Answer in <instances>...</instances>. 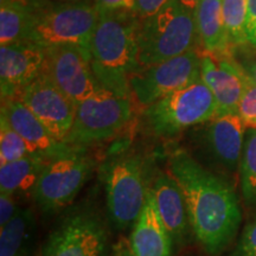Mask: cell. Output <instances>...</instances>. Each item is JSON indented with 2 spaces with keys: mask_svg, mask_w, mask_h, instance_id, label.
Returning a JSON list of instances; mask_svg holds the SVG:
<instances>
[{
  "mask_svg": "<svg viewBox=\"0 0 256 256\" xmlns=\"http://www.w3.org/2000/svg\"><path fill=\"white\" fill-rule=\"evenodd\" d=\"M168 174L183 192L188 222L197 240L210 255L220 254L236 236L242 220L232 186L184 150H176L170 156Z\"/></svg>",
  "mask_w": 256,
  "mask_h": 256,
  "instance_id": "cell-1",
  "label": "cell"
},
{
  "mask_svg": "<svg viewBox=\"0 0 256 256\" xmlns=\"http://www.w3.org/2000/svg\"><path fill=\"white\" fill-rule=\"evenodd\" d=\"M140 18L133 11L98 10L89 54L94 76L102 88L130 96V78L142 69L138 56Z\"/></svg>",
  "mask_w": 256,
  "mask_h": 256,
  "instance_id": "cell-2",
  "label": "cell"
},
{
  "mask_svg": "<svg viewBox=\"0 0 256 256\" xmlns=\"http://www.w3.org/2000/svg\"><path fill=\"white\" fill-rule=\"evenodd\" d=\"M198 32L194 11L174 0L156 14L140 19L138 56L142 68L159 64L194 49Z\"/></svg>",
  "mask_w": 256,
  "mask_h": 256,
  "instance_id": "cell-3",
  "label": "cell"
},
{
  "mask_svg": "<svg viewBox=\"0 0 256 256\" xmlns=\"http://www.w3.org/2000/svg\"><path fill=\"white\" fill-rule=\"evenodd\" d=\"M216 110L212 92L200 78L148 106L144 118L154 136L171 138L214 119Z\"/></svg>",
  "mask_w": 256,
  "mask_h": 256,
  "instance_id": "cell-4",
  "label": "cell"
},
{
  "mask_svg": "<svg viewBox=\"0 0 256 256\" xmlns=\"http://www.w3.org/2000/svg\"><path fill=\"white\" fill-rule=\"evenodd\" d=\"M133 116L130 96L101 88L78 104L75 120L66 144L82 147L116 136Z\"/></svg>",
  "mask_w": 256,
  "mask_h": 256,
  "instance_id": "cell-5",
  "label": "cell"
},
{
  "mask_svg": "<svg viewBox=\"0 0 256 256\" xmlns=\"http://www.w3.org/2000/svg\"><path fill=\"white\" fill-rule=\"evenodd\" d=\"M98 20V8L88 2L50 6L43 4L28 40L44 48L72 44L89 51Z\"/></svg>",
  "mask_w": 256,
  "mask_h": 256,
  "instance_id": "cell-6",
  "label": "cell"
},
{
  "mask_svg": "<svg viewBox=\"0 0 256 256\" xmlns=\"http://www.w3.org/2000/svg\"><path fill=\"white\" fill-rule=\"evenodd\" d=\"M94 162L80 147L50 158L34 190V200L43 212H55L72 203L92 174Z\"/></svg>",
  "mask_w": 256,
  "mask_h": 256,
  "instance_id": "cell-7",
  "label": "cell"
},
{
  "mask_svg": "<svg viewBox=\"0 0 256 256\" xmlns=\"http://www.w3.org/2000/svg\"><path fill=\"white\" fill-rule=\"evenodd\" d=\"M147 191L140 156H124L110 165L106 194L108 215L115 228L122 230L136 223L145 206Z\"/></svg>",
  "mask_w": 256,
  "mask_h": 256,
  "instance_id": "cell-8",
  "label": "cell"
},
{
  "mask_svg": "<svg viewBox=\"0 0 256 256\" xmlns=\"http://www.w3.org/2000/svg\"><path fill=\"white\" fill-rule=\"evenodd\" d=\"M200 78V54L196 49L142 68L130 78V95L142 106L148 107Z\"/></svg>",
  "mask_w": 256,
  "mask_h": 256,
  "instance_id": "cell-9",
  "label": "cell"
},
{
  "mask_svg": "<svg viewBox=\"0 0 256 256\" xmlns=\"http://www.w3.org/2000/svg\"><path fill=\"white\" fill-rule=\"evenodd\" d=\"M44 72L76 104L95 94L102 88L94 76L90 54L87 49L72 44L46 48Z\"/></svg>",
  "mask_w": 256,
  "mask_h": 256,
  "instance_id": "cell-10",
  "label": "cell"
},
{
  "mask_svg": "<svg viewBox=\"0 0 256 256\" xmlns=\"http://www.w3.org/2000/svg\"><path fill=\"white\" fill-rule=\"evenodd\" d=\"M16 98L36 115L57 142H66L72 128L78 104L64 94L46 72L25 86Z\"/></svg>",
  "mask_w": 256,
  "mask_h": 256,
  "instance_id": "cell-11",
  "label": "cell"
},
{
  "mask_svg": "<svg viewBox=\"0 0 256 256\" xmlns=\"http://www.w3.org/2000/svg\"><path fill=\"white\" fill-rule=\"evenodd\" d=\"M107 232L101 220L88 211L74 214L48 238L43 256H106Z\"/></svg>",
  "mask_w": 256,
  "mask_h": 256,
  "instance_id": "cell-12",
  "label": "cell"
},
{
  "mask_svg": "<svg viewBox=\"0 0 256 256\" xmlns=\"http://www.w3.org/2000/svg\"><path fill=\"white\" fill-rule=\"evenodd\" d=\"M247 126L238 114L211 119L192 130L194 142L216 164L230 172L240 168Z\"/></svg>",
  "mask_w": 256,
  "mask_h": 256,
  "instance_id": "cell-13",
  "label": "cell"
},
{
  "mask_svg": "<svg viewBox=\"0 0 256 256\" xmlns=\"http://www.w3.org/2000/svg\"><path fill=\"white\" fill-rule=\"evenodd\" d=\"M46 50L31 40L4 44L0 48L2 100L16 98L25 86L46 70Z\"/></svg>",
  "mask_w": 256,
  "mask_h": 256,
  "instance_id": "cell-14",
  "label": "cell"
},
{
  "mask_svg": "<svg viewBox=\"0 0 256 256\" xmlns=\"http://www.w3.org/2000/svg\"><path fill=\"white\" fill-rule=\"evenodd\" d=\"M200 78L215 98L216 116L238 114L240 100L249 81L238 64L232 60L202 52Z\"/></svg>",
  "mask_w": 256,
  "mask_h": 256,
  "instance_id": "cell-15",
  "label": "cell"
},
{
  "mask_svg": "<svg viewBox=\"0 0 256 256\" xmlns=\"http://www.w3.org/2000/svg\"><path fill=\"white\" fill-rule=\"evenodd\" d=\"M2 102L0 118L8 121L10 126L23 138L31 153L52 158L72 147L66 142H57L48 128L20 100L8 98Z\"/></svg>",
  "mask_w": 256,
  "mask_h": 256,
  "instance_id": "cell-16",
  "label": "cell"
},
{
  "mask_svg": "<svg viewBox=\"0 0 256 256\" xmlns=\"http://www.w3.org/2000/svg\"><path fill=\"white\" fill-rule=\"evenodd\" d=\"M174 238L160 218L154 196L148 188L145 206L134 223L130 246L134 256H172Z\"/></svg>",
  "mask_w": 256,
  "mask_h": 256,
  "instance_id": "cell-17",
  "label": "cell"
},
{
  "mask_svg": "<svg viewBox=\"0 0 256 256\" xmlns=\"http://www.w3.org/2000/svg\"><path fill=\"white\" fill-rule=\"evenodd\" d=\"M160 218L174 241H182L186 234L188 215L184 194L174 178L162 174L156 178L151 188Z\"/></svg>",
  "mask_w": 256,
  "mask_h": 256,
  "instance_id": "cell-18",
  "label": "cell"
},
{
  "mask_svg": "<svg viewBox=\"0 0 256 256\" xmlns=\"http://www.w3.org/2000/svg\"><path fill=\"white\" fill-rule=\"evenodd\" d=\"M42 0H0V43L30 40Z\"/></svg>",
  "mask_w": 256,
  "mask_h": 256,
  "instance_id": "cell-19",
  "label": "cell"
},
{
  "mask_svg": "<svg viewBox=\"0 0 256 256\" xmlns=\"http://www.w3.org/2000/svg\"><path fill=\"white\" fill-rule=\"evenodd\" d=\"M198 40L203 52L228 58L230 50L222 18V0H202L194 10Z\"/></svg>",
  "mask_w": 256,
  "mask_h": 256,
  "instance_id": "cell-20",
  "label": "cell"
},
{
  "mask_svg": "<svg viewBox=\"0 0 256 256\" xmlns=\"http://www.w3.org/2000/svg\"><path fill=\"white\" fill-rule=\"evenodd\" d=\"M46 162V156L31 153L16 162L0 165L2 194L14 196L17 194L34 190Z\"/></svg>",
  "mask_w": 256,
  "mask_h": 256,
  "instance_id": "cell-21",
  "label": "cell"
},
{
  "mask_svg": "<svg viewBox=\"0 0 256 256\" xmlns=\"http://www.w3.org/2000/svg\"><path fill=\"white\" fill-rule=\"evenodd\" d=\"M0 228V256H19L34 232V212L28 209L18 210L12 220Z\"/></svg>",
  "mask_w": 256,
  "mask_h": 256,
  "instance_id": "cell-22",
  "label": "cell"
},
{
  "mask_svg": "<svg viewBox=\"0 0 256 256\" xmlns=\"http://www.w3.org/2000/svg\"><path fill=\"white\" fill-rule=\"evenodd\" d=\"M240 183L243 200L256 206V128H247L240 162Z\"/></svg>",
  "mask_w": 256,
  "mask_h": 256,
  "instance_id": "cell-23",
  "label": "cell"
},
{
  "mask_svg": "<svg viewBox=\"0 0 256 256\" xmlns=\"http://www.w3.org/2000/svg\"><path fill=\"white\" fill-rule=\"evenodd\" d=\"M247 14L248 0H222L223 25L230 48L248 42L246 34Z\"/></svg>",
  "mask_w": 256,
  "mask_h": 256,
  "instance_id": "cell-24",
  "label": "cell"
},
{
  "mask_svg": "<svg viewBox=\"0 0 256 256\" xmlns=\"http://www.w3.org/2000/svg\"><path fill=\"white\" fill-rule=\"evenodd\" d=\"M31 154L28 144L24 139L0 118V165L16 162Z\"/></svg>",
  "mask_w": 256,
  "mask_h": 256,
  "instance_id": "cell-25",
  "label": "cell"
},
{
  "mask_svg": "<svg viewBox=\"0 0 256 256\" xmlns=\"http://www.w3.org/2000/svg\"><path fill=\"white\" fill-rule=\"evenodd\" d=\"M252 82L256 83V48L249 42L232 48L230 57Z\"/></svg>",
  "mask_w": 256,
  "mask_h": 256,
  "instance_id": "cell-26",
  "label": "cell"
},
{
  "mask_svg": "<svg viewBox=\"0 0 256 256\" xmlns=\"http://www.w3.org/2000/svg\"><path fill=\"white\" fill-rule=\"evenodd\" d=\"M238 115L247 128H256V83L250 78L240 100Z\"/></svg>",
  "mask_w": 256,
  "mask_h": 256,
  "instance_id": "cell-27",
  "label": "cell"
},
{
  "mask_svg": "<svg viewBox=\"0 0 256 256\" xmlns=\"http://www.w3.org/2000/svg\"><path fill=\"white\" fill-rule=\"evenodd\" d=\"M232 256H256V217L246 226Z\"/></svg>",
  "mask_w": 256,
  "mask_h": 256,
  "instance_id": "cell-28",
  "label": "cell"
},
{
  "mask_svg": "<svg viewBox=\"0 0 256 256\" xmlns=\"http://www.w3.org/2000/svg\"><path fill=\"white\" fill-rule=\"evenodd\" d=\"M174 0H136L133 12L140 19L147 18L156 14Z\"/></svg>",
  "mask_w": 256,
  "mask_h": 256,
  "instance_id": "cell-29",
  "label": "cell"
},
{
  "mask_svg": "<svg viewBox=\"0 0 256 256\" xmlns=\"http://www.w3.org/2000/svg\"><path fill=\"white\" fill-rule=\"evenodd\" d=\"M18 212L14 196L8 194H0V226H5Z\"/></svg>",
  "mask_w": 256,
  "mask_h": 256,
  "instance_id": "cell-30",
  "label": "cell"
},
{
  "mask_svg": "<svg viewBox=\"0 0 256 256\" xmlns=\"http://www.w3.org/2000/svg\"><path fill=\"white\" fill-rule=\"evenodd\" d=\"M247 40L256 48V0H248V14L246 24Z\"/></svg>",
  "mask_w": 256,
  "mask_h": 256,
  "instance_id": "cell-31",
  "label": "cell"
},
{
  "mask_svg": "<svg viewBox=\"0 0 256 256\" xmlns=\"http://www.w3.org/2000/svg\"><path fill=\"white\" fill-rule=\"evenodd\" d=\"M95 5L98 10H107V11H118V10L133 11L136 0H95Z\"/></svg>",
  "mask_w": 256,
  "mask_h": 256,
  "instance_id": "cell-32",
  "label": "cell"
},
{
  "mask_svg": "<svg viewBox=\"0 0 256 256\" xmlns=\"http://www.w3.org/2000/svg\"><path fill=\"white\" fill-rule=\"evenodd\" d=\"M114 256H134L132 249H130V242L121 241L119 244L115 247Z\"/></svg>",
  "mask_w": 256,
  "mask_h": 256,
  "instance_id": "cell-33",
  "label": "cell"
},
{
  "mask_svg": "<svg viewBox=\"0 0 256 256\" xmlns=\"http://www.w3.org/2000/svg\"><path fill=\"white\" fill-rule=\"evenodd\" d=\"M202 2V0H179L182 5L185 6V8L191 10V11H194L198 4Z\"/></svg>",
  "mask_w": 256,
  "mask_h": 256,
  "instance_id": "cell-34",
  "label": "cell"
}]
</instances>
